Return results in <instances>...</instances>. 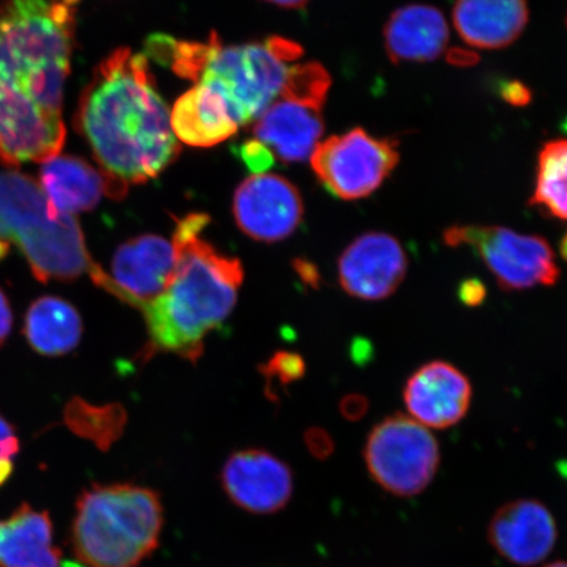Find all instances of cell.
<instances>
[{
	"mask_svg": "<svg viewBox=\"0 0 567 567\" xmlns=\"http://www.w3.org/2000/svg\"><path fill=\"white\" fill-rule=\"evenodd\" d=\"M78 0H0V162H45L65 145L63 91Z\"/></svg>",
	"mask_w": 567,
	"mask_h": 567,
	"instance_id": "1",
	"label": "cell"
},
{
	"mask_svg": "<svg viewBox=\"0 0 567 567\" xmlns=\"http://www.w3.org/2000/svg\"><path fill=\"white\" fill-rule=\"evenodd\" d=\"M169 115L145 54L120 48L95 69L75 127L101 167L106 196L122 200L131 184L155 179L179 157Z\"/></svg>",
	"mask_w": 567,
	"mask_h": 567,
	"instance_id": "2",
	"label": "cell"
},
{
	"mask_svg": "<svg viewBox=\"0 0 567 567\" xmlns=\"http://www.w3.org/2000/svg\"><path fill=\"white\" fill-rule=\"evenodd\" d=\"M209 223L205 213L176 219L172 280L165 292L138 309L145 317L148 336L144 359L168 352L196 363L202 358L205 338L236 307L244 266L202 237Z\"/></svg>",
	"mask_w": 567,
	"mask_h": 567,
	"instance_id": "3",
	"label": "cell"
},
{
	"mask_svg": "<svg viewBox=\"0 0 567 567\" xmlns=\"http://www.w3.org/2000/svg\"><path fill=\"white\" fill-rule=\"evenodd\" d=\"M147 51L177 76L215 92L238 126L257 122L279 96L292 68L289 63L302 55V48L286 39L225 47L216 32L205 42L155 34Z\"/></svg>",
	"mask_w": 567,
	"mask_h": 567,
	"instance_id": "4",
	"label": "cell"
},
{
	"mask_svg": "<svg viewBox=\"0 0 567 567\" xmlns=\"http://www.w3.org/2000/svg\"><path fill=\"white\" fill-rule=\"evenodd\" d=\"M13 245L35 279L94 281L103 268L92 259L76 218L56 210L40 184L18 169H0V257Z\"/></svg>",
	"mask_w": 567,
	"mask_h": 567,
	"instance_id": "5",
	"label": "cell"
},
{
	"mask_svg": "<svg viewBox=\"0 0 567 567\" xmlns=\"http://www.w3.org/2000/svg\"><path fill=\"white\" fill-rule=\"evenodd\" d=\"M162 526L159 495L151 488L92 485L76 502L71 540L89 567H132L158 547Z\"/></svg>",
	"mask_w": 567,
	"mask_h": 567,
	"instance_id": "6",
	"label": "cell"
},
{
	"mask_svg": "<svg viewBox=\"0 0 567 567\" xmlns=\"http://www.w3.org/2000/svg\"><path fill=\"white\" fill-rule=\"evenodd\" d=\"M330 86V74L319 63L290 68L279 96L252 123L255 140L282 162L310 159L323 134L322 106Z\"/></svg>",
	"mask_w": 567,
	"mask_h": 567,
	"instance_id": "7",
	"label": "cell"
},
{
	"mask_svg": "<svg viewBox=\"0 0 567 567\" xmlns=\"http://www.w3.org/2000/svg\"><path fill=\"white\" fill-rule=\"evenodd\" d=\"M446 246H467L477 252L502 290L530 289L557 284L559 269L548 240L502 226L453 225L443 233Z\"/></svg>",
	"mask_w": 567,
	"mask_h": 567,
	"instance_id": "8",
	"label": "cell"
},
{
	"mask_svg": "<svg viewBox=\"0 0 567 567\" xmlns=\"http://www.w3.org/2000/svg\"><path fill=\"white\" fill-rule=\"evenodd\" d=\"M364 458L375 484L396 496H414L436 476L441 449L427 427L396 413L374 425Z\"/></svg>",
	"mask_w": 567,
	"mask_h": 567,
	"instance_id": "9",
	"label": "cell"
},
{
	"mask_svg": "<svg viewBox=\"0 0 567 567\" xmlns=\"http://www.w3.org/2000/svg\"><path fill=\"white\" fill-rule=\"evenodd\" d=\"M322 186L342 200H360L381 187L400 162L399 142L354 127L319 142L310 157Z\"/></svg>",
	"mask_w": 567,
	"mask_h": 567,
	"instance_id": "10",
	"label": "cell"
},
{
	"mask_svg": "<svg viewBox=\"0 0 567 567\" xmlns=\"http://www.w3.org/2000/svg\"><path fill=\"white\" fill-rule=\"evenodd\" d=\"M233 215L238 228L258 243L276 244L299 228L302 198L292 183L275 174H258L239 184Z\"/></svg>",
	"mask_w": 567,
	"mask_h": 567,
	"instance_id": "11",
	"label": "cell"
},
{
	"mask_svg": "<svg viewBox=\"0 0 567 567\" xmlns=\"http://www.w3.org/2000/svg\"><path fill=\"white\" fill-rule=\"evenodd\" d=\"M405 248L392 234H361L346 247L338 260L340 287L347 295L364 301H381L392 296L406 278Z\"/></svg>",
	"mask_w": 567,
	"mask_h": 567,
	"instance_id": "12",
	"label": "cell"
},
{
	"mask_svg": "<svg viewBox=\"0 0 567 567\" xmlns=\"http://www.w3.org/2000/svg\"><path fill=\"white\" fill-rule=\"evenodd\" d=\"M175 265L173 243L155 234H144L117 247L111 275L102 289L140 309L165 292Z\"/></svg>",
	"mask_w": 567,
	"mask_h": 567,
	"instance_id": "13",
	"label": "cell"
},
{
	"mask_svg": "<svg viewBox=\"0 0 567 567\" xmlns=\"http://www.w3.org/2000/svg\"><path fill=\"white\" fill-rule=\"evenodd\" d=\"M221 481L237 506L258 515L280 512L293 493L292 471L264 450L233 453L224 465Z\"/></svg>",
	"mask_w": 567,
	"mask_h": 567,
	"instance_id": "14",
	"label": "cell"
},
{
	"mask_svg": "<svg viewBox=\"0 0 567 567\" xmlns=\"http://www.w3.org/2000/svg\"><path fill=\"white\" fill-rule=\"evenodd\" d=\"M470 379L446 361L435 360L410 375L403 401L409 414L427 429L444 430L463 421L470 411Z\"/></svg>",
	"mask_w": 567,
	"mask_h": 567,
	"instance_id": "15",
	"label": "cell"
},
{
	"mask_svg": "<svg viewBox=\"0 0 567 567\" xmlns=\"http://www.w3.org/2000/svg\"><path fill=\"white\" fill-rule=\"evenodd\" d=\"M487 535L498 555L517 566L529 567L542 563L555 548L557 528L543 503L519 499L495 513Z\"/></svg>",
	"mask_w": 567,
	"mask_h": 567,
	"instance_id": "16",
	"label": "cell"
},
{
	"mask_svg": "<svg viewBox=\"0 0 567 567\" xmlns=\"http://www.w3.org/2000/svg\"><path fill=\"white\" fill-rule=\"evenodd\" d=\"M384 40L393 63L431 62L439 59L449 45L450 28L435 7L408 4L390 16Z\"/></svg>",
	"mask_w": 567,
	"mask_h": 567,
	"instance_id": "17",
	"label": "cell"
},
{
	"mask_svg": "<svg viewBox=\"0 0 567 567\" xmlns=\"http://www.w3.org/2000/svg\"><path fill=\"white\" fill-rule=\"evenodd\" d=\"M529 19L527 0H457L453 24L466 44L480 49L512 45Z\"/></svg>",
	"mask_w": 567,
	"mask_h": 567,
	"instance_id": "18",
	"label": "cell"
},
{
	"mask_svg": "<svg viewBox=\"0 0 567 567\" xmlns=\"http://www.w3.org/2000/svg\"><path fill=\"white\" fill-rule=\"evenodd\" d=\"M0 567H81L63 561L53 545V524L47 512L23 503L0 522Z\"/></svg>",
	"mask_w": 567,
	"mask_h": 567,
	"instance_id": "19",
	"label": "cell"
},
{
	"mask_svg": "<svg viewBox=\"0 0 567 567\" xmlns=\"http://www.w3.org/2000/svg\"><path fill=\"white\" fill-rule=\"evenodd\" d=\"M39 184L53 207L71 216L94 209L109 189L101 169L71 155L42 162Z\"/></svg>",
	"mask_w": 567,
	"mask_h": 567,
	"instance_id": "20",
	"label": "cell"
},
{
	"mask_svg": "<svg viewBox=\"0 0 567 567\" xmlns=\"http://www.w3.org/2000/svg\"><path fill=\"white\" fill-rule=\"evenodd\" d=\"M169 122L176 140L194 147L221 144L239 127L223 99L200 84L177 99Z\"/></svg>",
	"mask_w": 567,
	"mask_h": 567,
	"instance_id": "21",
	"label": "cell"
},
{
	"mask_svg": "<svg viewBox=\"0 0 567 567\" xmlns=\"http://www.w3.org/2000/svg\"><path fill=\"white\" fill-rule=\"evenodd\" d=\"M23 332L35 352L62 357L80 344L83 322L73 305L60 297L44 296L28 309Z\"/></svg>",
	"mask_w": 567,
	"mask_h": 567,
	"instance_id": "22",
	"label": "cell"
},
{
	"mask_svg": "<svg viewBox=\"0 0 567 567\" xmlns=\"http://www.w3.org/2000/svg\"><path fill=\"white\" fill-rule=\"evenodd\" d=\"M529 204L567 221V140L549 141L538 153L536 186Z\"/></svg>",
	"mask_w": 567,
	"mask_h": 567,
	"instance_id": "23",
	"label": "cell"
},
{
	"mask_svg": "<svg viewBox=\"0 0 567 567\" xmlns=\"http://www.w3.org/2000/svg\"><path fill=\"white\" fill-rule=\"evenodd\" d=\"M65 422L74 434L95 443L99 450L109 451L124 434L127 414L120 403L94 406L74 399L66 406Z\"/></svg>",
	"mask_w": 567,
	"mask_h": 567,
	"instance_id": "24",
	"label": "cell"
},
{
	"mask_svg": "<svg viewBox=\"0 0 567 567\" xmlns=\"http://www.w3.org/2000/svg\"><path fill=\"white\" fill-rule=\"evenodd\" d=\"M265 378L269 384L278 382L280 385L292 384L305 374V361L295 352L280 351L275 353L271 360L264 365Z\"/></svg>",
	"mask_w": 567,
	"mask_h": 567,
	"instance_id": "25",
	"label": "cell"
},
{
	"mask_svg": "<svg viewBox=\"0 0 567 567\" xmlns=\"http://www.w3.org/2000/svg\"><path fill=\"white\" fill-rule=\"evenodd\" d=\"M20 444L16 429L0 414V486L10 480L13 472V457L19 453Z\"/></svg>",
	"mask_w": 567,
	"mask_h": 567,
	"instance_id": "26",
	"label": "cell"
},
{
	"mask_svg": "<svg viewBox=\"0 0 567 567\" xmlns=\"http://www.w3.org/2000/svg\"><path fill=\"white\" fill-rule=\"evenodd\" d=\"M240 158L255 175L264 174L275 163V155L258 140L246 141L240 146Z\"/></svg>",
	"mask_w": 567,
	"mask_h": 567,
	"instance_id": "27",
	"label": "cell"
},
{
	"mask_svg": "<svg viewBox=\"0 0 567 567\" xmlns=\"http://www.w3.org/2000/svg\"><path fill=\"white\" fill-rule=\"evenodd\" d=\"M487 290L485 284L478 279H466L460 284L457 296L465 307L476 308L486 300Z\"/></svg>",
	"mask_w": 567,
	"mask_h": 567,
	"instance_id": "28",
	"label": "cell"
},
{
	"mask_svg": "<svg viewBox=\"0 0 567 567\" xmlns=\"http://www.w3.org/2000/svg\"><path fill=\"white\" fill-rule=\"evenodd\" d=\"M305 442L315 456L326 458L334 451V441H332L328 431L322 429H310L305 434Z\"/></svg>",
	"mask_w": 567,
	"mask_h": 567,
	"instance_id": "29",
	"label": "cell"
},
{
	"mask_svg": "<svg viewBox=\"0 0 567 567\" xmlns=\"http://www.w3.org/2000/svg\"><path fill=\"white\" fill-rule=\"evenodd\" d=\"M499 95L503 101L514 106L528 105L532 101V92L526 84L517 81H507L501 84Z\"/></svg>",
	"mask_w": 567,
	"mask_h": 567,
	"instance_id": "30",
	"label": "cell"
},
{
	"mask_svg": "<svg viewBox=\"0 0 567 567\" xmlns=\"http://www.w3.org/2000/svg\"><path fill=\"white\" fill-rule=\"evenodd\" d=\"M339 409L347 421L357 422L367 414L368 409H370V402H368L364 395L350 394L340 402Z\"/></svg>",
	"mask_w": 567,
	"mask_h": 567,
	"instance_id": "31",
	"label": "cell"
},
{
	"mask_svg": "<svg viewBox=\"0 0 567 567\" xmlns=\"http://www.w3.org/2000/svg\"><path fill=\"white\" fill-rule=\"evenodd\" d=\"M12 329V310L9 299L0 289V346L9 338Z\"/></svg>",
	"mask_w": 567,
	"mask_h": 567,
	"instance_id": "32",
	"label": "cell"
},
{
	"mask_svg": "<svg viewBox=\"0 0 567 567\" xmlns=\"http://www.w3.org/2000/svg\"><path fill=\"white\" fill-rule=\"evenodd\" d=\"M297 271L302 276L305 282L317 286L319 284V274L317 272L316 266L308 264V261H297Z\"/></svg>",
	"mask_w": 567,
	"mask_h": 567,
	"instance_id": "33",
	"label": "cell"
},
{
	"mask_svg": "<svg viewBox=\"0 0 567 567\" xmlns=\"http://www.w3.org/2000/svg\"><path fill=\"white\" fill-rule=\"evenodd\" d=\"M266 2L284 7V9H301L309 0H266Z\"/></svg>",
	"mask_w": 567,
	"mask_h": 567,
	"instance_id": "34",
	"label": "cell"
},
{
	"mask_svg": "<svg viewBox=\"0 0 567 567\" xmlns=\"http://www.w3.org/2000/svg\"><path fill=\"white\" fill-rule=\"evenodd\" d=\"M559 255H561V258L567 264V230L564 234V237L561 239V243H559Z\"/></svg>",
	"mask_w": 567,
	"mask_h": 567,
	"instance_id": "35",
	"label": "cell"
},
{
	"mask_svg": "<svg viewBox=\"0 0 567 567\" xmlns=\"http://www.w3.org/2000/svg\"><path fill=\"white\" fill-rule=\"evenodd\" d=\"M547 567H567V563H564V561L553 563V564L548 565Z\"/></svg>",
	"mask_w": 567,
	"mask_h": 567,
	"instance_id": "36",
	"label": "cell"
},
{
	"mask_svg": "<svg viewBox=\"0 0 567 567\" xmlns=\"http://www.w3.org/2000/svg\"><path fill=\"white\" fill-rule=\"evenodd\" d=\"M563 130L567 133V117L565 118V122L563 124Z\"/></svg>",
	"mask_w": 567,
	"mask_h": 567,
	"instance_id": "37",
	"label": "cell"
}]
</instances>
